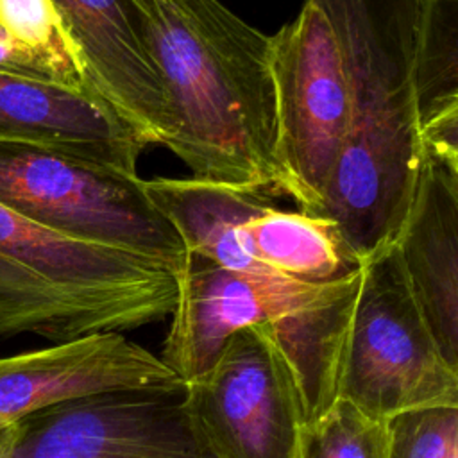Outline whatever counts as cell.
<instances>
[{
	"label": "cell",
	"mask_w": 458,
	"mask_h": 458,
	"mask_svg": "<svg viewBox=\"0 0 458 458\" xmlns=\"http://www.w3.org/2000/svg\"><path fill=\"white\" fill-rule=\"evenodd\" d=\"M340 45L345 140L320 204L361 265L394 243L408 213L422 143L413 81L420 0H315Z\"/></svg>",
	"instance_id": "2"
},
{
	"label": "cell",
	"mask_w": 458,
	"mask_h": 458,
	"mask_svg": "<svg viewBox=\"0 0 458 458\" xmlns=\"http://www.w3.org/2000/svg\"><path fill=\"white\" fill-rule=\"evenodd\" d=\"M336 281L302 283L238 272L190 256L177 276V301L159 358L186 383L215 361L233 335L315 302Z\"/></svg>",
	"instance_id": "9"
},
{
	"label": "cell",
	"mask_w": 458,
	"mask_h": 458,
	"mask_svg": "<svg viewBox=\"0 0 458 458\" xmlns=\"http://www.w3.org/2000/svg\"><path fill=\"white\" fill-rule=\"evenodd\" d=\"M386 458H458V406L424 408L390 419Z\"/></svg>",
	"instance_id": "20"
},
{
	"label": "cell",
	"mask_w": 458,
	"mask_h": 458,
	"mask_svg": "<svg viewBox=\"0 0 458 458\" xmlns=\"http://www.w3.org/2000/svg\"><path fill=\"white\" fill-rule=\"evenodd\" d=\"M181 385L157 354L123 333H93L0 358V429L68 399Z\"/></svg>",
	"instance_id": "10"
},
{
	"label": "cell",
	"mask_w": 458,
	"mask_h": 458,
	"mask_svg": "<svg viewBox=\"0 0 458 458\" xmlns=\"http://www.w3.org/2000/svg\"><path fill=\"white\" fill-rule=\"evenodd\" d=\"M13 458H215L175 388L113 390L68 399L14 424Z\"/></svg>",
	"instance_id": "8"
},
{
	"label": "cell",
	"mask_w": 458,
	"mask_h": 458,
	"mask_svg": "<svg viewBox=\"0 0 458 458\" xmlns=\"http://www.w3.org/2000/svg\"><path fill=\"white\" fill-rule=\"evenodd\" d=\"M0 72L16 75V77L34 79V81L55 82L52 73L38 59H34L23 48L16 47L2 30H0Z\"/></svg>",
	"instance_id": "21"
},
{
	"label": "cell",
	"mask_w": 458,
	"mask_h": 458,
	"mask_svg": "<svg viewBox=\"0 0 458 458\" xmlns=\"http://www.w3.org/2000/svg\"><path fill=\"white\" fill-rule=\"evenodd\" d=\"M143 186L174 225L190 256L229 270L270 274L254 258L243 233L250 218L276 206L270 190L197 177L143 179Z\"/></svg>",
	"instance_id": "14"
},
{
	"label": "cell",
	"mask_w": 458,
	"mask_h": 458,
	"mask_svg": "<svg viewBox=\"0 0 458 458\" xmlns=\"http://www.w3.org/2000/svg\"><path fill=\"white\" fill-rule=\"evenodd\" d=\"M243 233L259 265L288 279L329 283L361 267L333 220L301 209L270 206L250 218Z\"/></svg>",
	"instance_id": "17"
},
{
	"label": "cell",
	"mask_w": 458,
	"mask_h": 458,
	"mask_svg": "<svg viewBox=\"0 0 458 458\" xmlns=\"http://www.w3.org/2000/svg\"><path fill=\"white\" fill-rule=\"evenodd\" d=\"M159 75L170 148L191 177L276 190L270 36L220 0H132Z\"/></svg>",
	"instance_id": "1"
},
{
	"label": "cell",
	"mask_w": 458,
	"mask_h": 458,
	"mask_svg": "<svg viewBox=\"0 0 458 458\" xmlns=\"http://www.w3.org/2000/svg\"><path fill=\"white\" fill-rule=\"evenodd\" d=\"M388 420L365 415L340 399L324 417L302 426L293 458H386Z\"/></svg>",
	"instance_id": "19"
},
{
	"label": "cell",
	"mask_w": 458,
	"mask_h": 458,
	"mask_svg": "<svg viewBox=\"0 0 458 458\" xmlns=\"http://www.w3.org/2000/svg\"><path fill=\"white\" fill-rule=\"evenodd\" d=\"M277 120V191L315 209L338 161L349 120L336 32L315 0L270 36Z\"/></svg>",
	"instance_id": "6"
},
{
	"label": "cell",
	"mask_w": 458,
	"mask_h": 458,
	"mask_svg": "<svg viewBox=\"0 0 458 458\" xmlns=\"http://www.w3.org/2000/svg\"><path fill=\"white\" fill-rule=\"evenodd\" d=\"M13 426L0 429V458H13L11 456V442H13Z\"/></svg>",
	"instance_id": "22"
},
{
	"label": "cell",
	"mask_w": 458,
	"mask_h": 458,
	"mask_svg": "<svg viewBox=\"0 0 458 458\" xmlns=\"http://www.w3.org/2000/svg\"><path fill=\"white\" fill-rule=\"evenodd\" d=\"M340 399L379 420L458 406V369L438 349L394 243L361 263Z\"/></svg>",
	"instance_id": "5"
},
{
	"label": "cell",
	"mask_w": 458,
	"mask_h": 458,
	"mask_svg": "<svg viewBox=\"0 0 458 458\" xmlns=\"http://www.w3.org/2000/svg\"><path fill=\"white\" fill-rule=\"evenodd\" d=\"M0 140L38 143L57 152L136 174L148 141L95 89L0 72Z\"/></svg>",
	"instance_id": "11"
},
{
	"label": "cell",
	"mask_w": 458,
	"mask_h": 458,
	"mask_svg": "<svg viewBox=\"0 0 458 458\" xmlns=\"http://www.w3.org/2000/svg\"><path fill=\"white\" fill-rule=\"evenodd\" d=\"M177 274L163 261L70 238L0 204V336L54 344L163 320Z\"/></svg>",
	"instance_id": "3"
},
{
	"label": "cell",
	"mask_w": 458,
	"mask_h": 458,
	"mask_svg": "<svg viewBox=\"0 0 458 458\" xmlns=\"http://www.w3.org/2000/svg\"><path fill=\"white\" fill-rule=\"evenodd\" d=\"M0 30L38 59L55 82L95 89L54 0H0Z\"/></svg>",
	"instance_id": "18"
},
{
	"label": "cell",
	"mask_w": 458,
	"mask_h": 458,
	"mask_svg": "<svg viewBox=\"0 0 458 458\" xmlns=\"http://www.w3.org/2000/svg\"><path fill=\"white\" fill-rule=\"evenodd\" d=\"M95 91L150 143L166 145L170 114L132 0H54Z\"/></svg>",
	"instance_id": "12"
},
{
	"label": "cell",
	"mask_w": 458,
	"mask_h": 458,
	"mask_svg": "<svg viewBox=\"0 0 458 458\" xmlns=\"http://www.w3.org/2000/svg\"><path fill=\"white\" fill-rule=\"evenodd\" d=\"M413 81L424 157L458 168V0H420Z\"/></svg>",
	"instance_id": "16"
},
{
	"label": "cell",
	"mask_w": 458,
	"mask_h": 458,
	"mask_svg": "<svg viewBox=\"0 0 458 458\" xmlns=\"http://www.w3.org/2000/svg\"><path fill=\"white\" fill-rule=\"evenodd\" d=\"M0 204L75 240L147 256L177 276L190 254L138 174L0 140Z\"/></svg>",
	"instance_id": "4"
},
{
	"label": "cell",
	"mask_w": 458,
	"mask_h": 458,
	"mask_svg": "<svg viewBox=\"0 0 458 458\" xmlns=\"http://www.w3.org/2000/svg\"><path fill=\"white\" fill-rule=\"evenodd\" d=\"M184 408L215 458H293L304 426L292 374L261 326L233 335L184 383Z\"/></svg>",
	"instance_id": "7"
},
{
	"label": "cell",
	"mask_w": 458,
	"mask_h": 458,
	"mask_svg": "<svg viewBox=\"0 0 458 458\" xmlns=\"http://www.w3.org/2000/svg\"><path fill=\"white\" fill-rule=\"evenodd\" d=\"M360 270L340 277L315 302L261 324L286 363L297 388L304 424L340 401V379L360 286Z\"/></svg>",
	"instance_id": "15"
},
{
	"label": "cell",
	"mask_w": 458,
	"mask_h": 458,
	"mask_svg": "<svg viewBox=\"0 0 458 458\" xmlns=\"http://www.w3.org/2000/svg\"><path fill=\"white\" fill-rule=\"evenodd\" d=\"M394 245L438 349L458 369V168L422 157Z\"/></svg>",
	"instance_id": "13"
}]
</instances>
